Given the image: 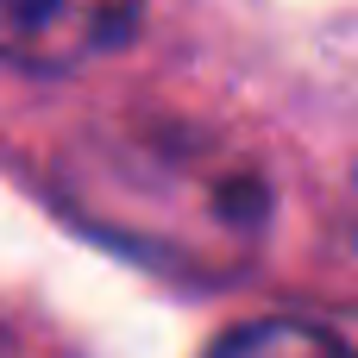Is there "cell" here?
I'll return each instance as SVG.
<instances>
[{"mask_svg": "<svg viewBox=\"0 0 358 358\" xmlns=\"http://www.w3.org/2000/svg\"><path fill=\"white\" fill-rule=\"evenodd\" d=\"M57 201L101 245L182 283H233L271 233L264 170L182 120L76 138L57 164Z\"/></svg>", "mask_w": 358, "mask_h": 358, "instance_id": "6da1fadb", "label": "cell"}, {"mask_svg": "<svg viewBox=\"0 0 358 358\" xmlns=\"http://www.w3.org/2000/svg\"><path fill=\"white\" fill-rule=\"evenodd\" d=\"M145 0H0V63L13 69H82L120 50Z\"/></svg>", "mask_w": 358, "mask_h": 358, "instance_id": "7a4b0ae2", "label": "cell"}, {"mask_svg": "<svg viewBox=\"0 0 358 358\" xmlns=\"http://www.w3.org/2000/svg\"><path fill=\"white\" fill-rule=\"evenodd\" d=\"M208 358H358L340 334L315 327V321H245L233 334H220Z\"/></svg>", "mask_w": 358, "mask_h": 358, "instance_id": "3957f363", "label": "cell"}, {"mask_svg": "<svg viewBox=\"0 0 358 358\" xmlns=\"http://www.w3.org/2000/svg\"><path fill=\"white\" fill-rule=\"evenodd\" d=\"M346 233H352V252H358V176H352V195H346Z\"/></svg>", "mask_w": 358, "mask_h": 358, "instance_id": "277c9868", "label": "cell"}]
</instances>
